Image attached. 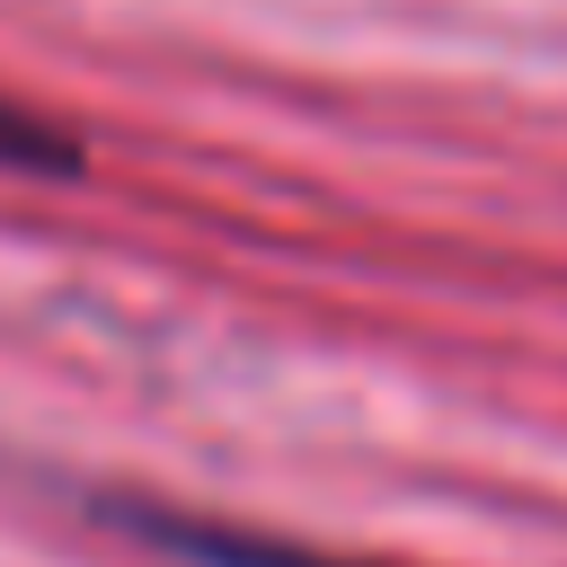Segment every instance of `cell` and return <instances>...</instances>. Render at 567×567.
<instances>
[{"label":"cell","mask_w":567,"mask_h":567,"mask_svg":"<svg viewBox=\"0 0 567 567\" xmlns=\"http://www.w3.org/2000/svg\"><path fill=\"white\" fill-rule=\"evenodd\" d=\"M133 540L168 549V558H195V567H372V558H328V549H301L284 532H239V523H204V514H177V505H133L115 496L106 505Z\"/></svg>","instance_id":"1"},{"label":"cell","mask_w":567,"mask_h":567,"mask_svg":"<svg viewBox=\"0 0 567 567\" xmlns=\"http://www.w3.org/2000/svg\"><path fill=\"white\" fill-rule=\"evenodd\" d=\"M0 168H27V177H71L80 168V142L62 124H44L35 106L0 97Z\"/></svg>","instance_id":"2"}]
</instances>
